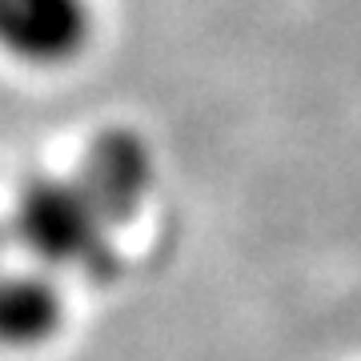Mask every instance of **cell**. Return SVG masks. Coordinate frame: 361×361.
Returning <instances> with one entry per match:
<instances>
[{
  "mask_svg": "<svg viewBox=\"0 0 361 361\" xmlns=\"http://www.w3.org/2000/svg\"><path fill=\"white\" fill-rule=\"evenodd\" d=\"M85 0H0V44L37 65H61L89 44Z\"/></svg>",
  "mask_w": 361,
  "mask_h": 361,
  "instance_id": "1",
  "label": "cell"
},
{
  "mask_svg": "<svg viewBox=\"0 0 361 361\" xmlns=\"http://www.w3.org/2000/svg\"><path fill=\"white\" fill-rule=\"evenodd\" d=\"M89 193L85 189H37L25 201V237L40 253L68 261L89 245Z\"/></svg>",
  "mask_w": 361,
  "mask_h": 361,
  "instance_id": "2",
  "label": "cell"
},
{
  "mask_svg": "<svg viewBox=\"0 0 361 361\" xmlns=\"http://www.w3.org/2000/svg\"><path fill=\"white\" fill-rule=\"evenodd\" d=\"M89 201H101L109 213H129L149 185V161L133 137H104L89 157Z\"/></svg>",
  "mask_w": 361,
  "mask_h": 361,
  "instance_id": "3",
  "label": "cell"
},
{
  "mask_svg": "<svg viewBox=\"0 0 361 361\" xmlns=\"http://www.w3.org/2000/svg\"><path fill=\"white\" fill-rule=\"evenodd\" d=\"M61 325V297L37 277H4L0 281V341L32 345Z\"/></svg>",
  "mask_w": 361,
  "mask_h": 361,
  "instance_id": "4",
  "label": "cell"
}]
</instances>
